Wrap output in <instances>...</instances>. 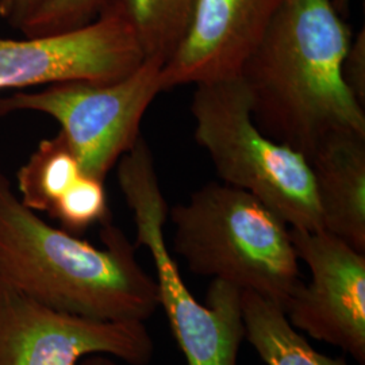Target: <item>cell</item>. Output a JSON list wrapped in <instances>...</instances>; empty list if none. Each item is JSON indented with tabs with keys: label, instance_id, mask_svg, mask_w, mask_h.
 <instances>
[{
	"label": "cell",
	"instance_id": "1",
	"mask_svg": "<svg viewBox=\"0 0 365 365\" xmlns=\"http://www.w3.org/2000/svg\"><path fill=\"white\" fill-rule=\"evenodd\" d=\"M352 39L331 0H282L240 71L265 135L309 160L333 133L365 134L364 107L341 73Z\"/></svg>",
	"mask_w": 365,
	"mask_h": 365
},
{
	"label": "cell",
	"instance_id": "2",
	"mask_svg": "<svg viewBox=\"0 0 365 365\" xmlns=\"http://www.w3.org/2000/svg\"><path fill=\"white\" fill-rule=\"evenodd\" d=\"M96 248L26 207L0 172V283L52 309L99 321H148L160 307L156 279L126 235L106 222Z\"/></svg>",
	"mask_w": 365,
	"mask_h": 365
},
{
	"label": "cell",
	"instance_id": "3",
	"mask_svg": "<svg viewBox=\"0 0 365 365\" xmlns=\"http://www.w3.org/2000/svg\"><path fill=\"white\" fill-rule=\"evenodd\" d=\"M172 248L191 272L252 291L283 312L299 286L286 222L247 191L209 182L170 209Z\"/></svg>",
	"mask_w": 365,
	"mask_h": 365
},
{
	"label": "cell",
	"instance_id": "4",
	"mask_svg": "<svg viewBox=\"0 0 365 365\" xmlns=\"http://www.w3.org/2000/svg\"><path fill=\"white\" fill-rule=\"evenodd\" d=\"M195 87L194 137L222 182L257 197L292 229L324 230L309 160L260 130L244 78L237 75Z\"/></svg>",
	"mask_w": 365,
	"mask_h": 365
},
{
	"label": "cell",
	"instance_id": "5",
	"mask_svg": "<svg viewBox=\"0 0 365 365\" xmlns=\"http://www.w3.org/2000/svg\"><path fill=\"white\" fill-rule=\"evenodd\" d=\"M117 178L137 229L134 247H144L152 256L160 306L165 310L187 365H238L237 356L245 339L242 291L212 279L206 304H202L184 284L165 242L164 226L170 207L144 137L120 157Z\"/></svg>",
	"mask_w": 365,
	"mask_h": 365
},
{
	"label": "cell",
	"instance_id": "6",
	"mask_svg": "<svg viewBox=\"0 0 365 365\" xmlns=\"http://www.w3.org/2000/svg\"><path fill=\"white\" fill-rule=\"evenodd\" d=\"M160 58L144 63L111 83L66 81L37 92L15 91L0 99V117L34 111L58 122L81 170L105 182L141 135V122L163 90Z\"/></svg>",
	"mask_w": 365,
	"mask_h": 365
},
{
	"label": "cell",
	"instance_id": "7",
	"mask_svg": "<svg viewBox=\"0 0 365 365\" xmlns=\"http://www.w3.org/2000/svg\"><path fill=\"white\" fill-rule=\"evenodd\" d=\"M91 354L148 365L155 342L141 321H99L60 312L0 283V365H80Z\"/></svg>",
	"mask_w": 365,
	"mask_h": 365
},
{
	"label": "cell",
	"instance_id": "8",
	"mask_svg": "<svg viewBox=\"0 0 365 365\" xmlns=\"http://www.w3.org/2000/svg\"><path fill=\"white\" fill-rule=\"evenodd\" d=\"M144 61L130 24L105 9L76 29L22 39L0 37V91L66 81L111 83Z\"/></svg>",
	"mask_w": 365,
	"mask_h": 365
},
{
	"label": "cell",
	"instance_id": "9",
	"mask_svg": "<svg viewBox=\"0 0 365 365\" xmlns=\"http://www.w3.org/2000/svg\"><path fill=\"white\" fill-rule=\"evenodd\" d=\"M310 283L294 289L284 314L297 330L365 364V253L327 230L289 229Z\"/></svg>",
	"mask_w": 365,
	"mask_h": 365
},
{
	"label": "cell",
	"instance_id": "10",
	"mask_svg": "<svg viewBox=\"0 0 365 365\" xmlns=\"http://www.w3.org/2000/svg\"><path fill=\"white\" fill-rule=\"evenodd\" d=\"M282 0H196L188 30L163 66V90L240 75Z\"/></svg>",
	"mask_w": 365,
	"mask_h": 365
},
{
	"label": "cell",
	"instance_id": "11",
	"mask_svg": "<svg viewBox=\"0 0 365 365\" xmlns=\"http://www.w3.org/2000/svg\"><path fill=\"white\" fill-rule=\"evenodd\" d=\"M309 163L324 230L365 253V134L327 135Z\"/></svg>",
	"mask_w": 365,
	"mask_h": 365
},
{
	"label": "cell",
	"instance_id": "12",
	"mask_svg": "<svg viewBox=\"0 0 365 365\" xmlns=\"http://www.w3.org/2000/svg\"><path fill=\"white\" fill-rule=\"evenodd\" d=\"M242 315L245 339L267 365H348L315 351L277 304L252 291H242Z\"/></svg>",
	"mask_w": 365,
	"mask_h": 365
},
{
	"label": "cell",
	"instance_id": "13",
	"mask_svg": "<svg viewBox=\"0 0 365 365\" xmlns=\"http://www.w3.org/2000/svg\"><path fill=\"white\" fill-rule=\"evenodd\" d=\"M83 175L78 157L60 131L42 140L16 172V194L29 209L51 215L57 202Z\"/></svg>",
	"mask_w": 365,
	"mask_h": 365
},
{
	"label": "cell",
	"instance_id": "14",
	"mask_svg": "<svg viewBox=\"0 0 365 365\" xmlns=\"http://www.w3.org/2000/svg\"><path fill=\"white\" fill-rule=\"evenodd\" d=\"M196 0H106L102 10L122 15L133 27L145 58L167 63L180 45Z\"/></svg>",
	"mask_w": 365,
	"mask_h": 365
},
{
	"label": "cell",
	"instance_id": "15",
	"mask_svg": "<svg viewBox=\"0 0 365 365\" xmlns=\"http://www.w3.org/2000/svg\"><path fill=\"white\" fill-rule=\"evenodd\" d=\"M49 217L72 235H80L96 223L110 222L105 182L83 175L57 202Z\"/></svg>",
	"mask_w": 365,
	"mask_h": 365
},
{
	"label": "cell",
	"instance_id": "16",
	"mask_svg": "<svg viewBox=\"0 0 365 365\" xmlns=\"http://www.w3.org/2000/svg\"><path fill=\"white\" fill-rule=\"evenodd\" d=\"M106 0H48L21 27L26 37L48 36L84 26L93 21Z\"/></svg>",
	"mask_w": 365,
	"mask_h": 365
},
{
	"label": "cell",
	"instance_id": "17",
	"mask_svg": "<svg viewBox=\"0 0 365 365\" xmlns=\"http://www.w3.org/2000/svg\"><path fill=\"white\" fill-rule=\"evenodd\" d=\"M342 78L354 99L365 105V30L352 39L341 68Z\"/></svg>",
	"mask_w": 365,
	"mask_h": 365
},
{
	"label": "cell",
	"instance_id": "18",
	"mask_svg": "<svg viewBox=\"0 0 365 365\" xmlns=\"http://www.w3.org/2000/svg\"><path fill=\"white\" fill-rule=\"evenodd\" d=\"M48 0H13V9L7 21L15 29H21Z\"/></svg>",
	"mask_w": 365,
	"mask_h": 365
},
{
	"label": "cell",
	"instance_id": "19",
	"mask_svg": "<svg viewBox=\"0 0 365 365\" xmlns=\"http://www.w3.org/2000/svg\"><path fill=\"white\" fill-rule=\"evenodd\" d=\"M333 1V6L334 9L337 10V13L341 16H346L349 13V4H351V0H331Z\"/></svg>",
	"mask_w": 365,
	"mask_h": 365
},
{
	"label": "cell",
	"instance_id": "20",
	"mask_svg": "<svg viewBox=\"0 0 365 365\" xmlns=\"http://www.w3.org/2000/svg\"><path fill=\"white\" fill-rule=\"evenodd\" d=\"M80 365H115L113 361H110L108 359H106L103 356H93L91 359H88L87 361L81 363Z\"/></svg>",
	"mask_w": 365,
	"mask_h": 365
},
{
	"label": "cell",
	"instance_id": "21",
	"mask_svg": "<svg viewBox=\"0 0 365 365\" xmlns=\"http://www.w3.org/2000/svg\"><path fill=\"white\" fill-rule=\"evenodd\" d=\"M0 3H1V18L7 19L13 9V0H0Z\"/></svg>",
	"mask_w": 365,
	"mask_h": 365
},
{
	"label": "cell",
	"instance_id": "22",
	"mask_svg": "<svg viewBox=\"0 0 365 365\" xmlns=\"http://www.w3.org/2000/svg\"><path fill=\"white\" fill-rule=\"evenodd\" d=\"M0 18H1V3H0Z\"/></svg>",
	"mask_w": 365,
	"mask_h": 365
}]
</instances>
